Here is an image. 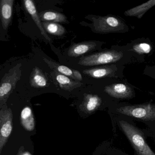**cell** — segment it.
<instances>
[{"label":"cell","instance_id":"22","mask_svg":"<svg viewBox=\"0 0 155 155\" xmlns=\"http://www.w3.org/2000/svg\"><path fill=\"white\" fill-rule=\"evenodd\" d=\"M21 155H31V154H30L29 153H28V152H23V153H22V154H21Z\"/></svg>","mask_w":155,"mask_h":155},{"label":"cell","instance_id":"6","mask_svg":"<svg viewBox=\"0 0 155 155\" xmlns=\"http://www.w3.org/2000/svg\"><path fill=\"white\" fill-rule=\"evenodd\" d=\"M13 113L7 104L0 110V154L12 132Z\"/></svg>","mask_w":155,"mask_h":155},{"label":"cell","instance_id":"1","mask_svg":"<svg viewBox=\"0 0 155 155\" xmlns=\"http://www.w3.org/2000/svg\"><path fill=\"white\" fill-rule=\"evenodd\" d=\"M119 125L137 155H155L137 128L124 120H120Z\"/></svg>","mask_w":155,"mask_h":155},{"label":"cell","instance_id":"17","mask_svg":"<svg viewBox=\"0 0 155 155\" xmlns=\"http://www.w3.org/2000/svg\"><path fill=\"white\" fill-rule=\"evenodd\" d=\"M21 121L23 127L28 131H32L35 128L34 116L30 107H25L21 110Z\"/></svg>","mask_w":155,"mask_h":155},{"label":"cell","instance_id":"8","mask_svg":"<svg viewBox=\"0 0 155 155\" xmlns=\"http://www.w3.org/2000/svg\"><path fill=\"white\" fill-rule=\"evenodd\" d=\"M43 60L48 65L49 67L51 69L54 70L56 73L62 74L75 80L79 81L82 80V76L80 72L78 70L58 64L46 58H44Z\"/></svg>","mask_w":155,"mask_h":155},{"label":"cell","instance_id":"5","mask_svg":"<svg viewBox=\"0 0 155 155\" xmlns=\"http://www.w3.org/2000/svg\"><path fill=\"white\" fill-rule=\"evenodd\" d=\"M117 110L120 114L134 118L144 120H155V106L151 104L122 106Z\"/></svg>","mask_w":155,"mask_h":155},{"label":"cell","instance_id":"2","mask_svg":"<svg viewBox=\"0 0 155 155\" xmlns=\"http://www.w3.org/2000/svg\"><path fill=\"white\" fill-rule=\"evenodd\" d=\"M121 51L109 50L82 57L78 64L81 66H93L113 63L119 61L123 57Z\"/></svg>","mask_w":155,"mask_h":155},{"label":"cell","instance_id":"10","mask_svg":"<svg viewBox=\"0 0 155 155\" xmlns=\"http://www.w3.org/2000/svg\"><path fill=\"white\" fill-rule=\"evenodd\" d=\"M98 42L95 41H86L76 43L71 46L68 54L71 57H79L97 48Z\"/></svg>","mask_w":155,"mask_h":155},{"label":"cell","instance_id":"3","mask_svg":"<svg viewBox=\"0 0 155 155\" xmlns=\"http://www.w3.org/2000/svg\"><path fill=\"white\" fill-rule=\"evenodd\" d=\"M21 64L11 70V72L7 73L2 79L0 86V108L6 104L9 97L15 89L18 81L21 75Z\"/></svg>","mask_w":155,"mask_h":155},{"label":"cell","instance_id":"20","mask_svg":"<svg viewBox=\"0 0 155 155\" xmlns=\"http://www.w3.org/2000/svg\"><path fill=\"white\" fill-rule=\"evenodd\" d=\"M151 47L149 44L146 43H141L136 44L133 47V49L138 54H147L151 51Z\"/></svg>","mask_w":155,"mask_h":155},{"label":"cell","instance_id":"4","mask_svg":"<svg viewBox=\"0 0 155 155\" xmlns=\"http://www.w3.org/2000/svg\"><path fill=\"white\" fill-rule=\"evenodd\" d=\"M93 21L94 30L99 33L121 32L127 29L123 21L112 16L93 18Z\"/></svg>","mask_w":155,"mask_h":155},{"label":"cell","instance_id":"19","mask_svg":"<svg viewBox=\"0 0 155 155\" xmlns=\"http://www.w3.org/2000/svg\"><path fill=\"white\" fill-rule=\"evenodd\" d=\"M42 24L45 31L51 35L54 36H61L66 33V29L58 23L51 22H42Z\"/></svg>","mask_w":155,"mask_h":155},{"label":"cell","instance_id":"21","mask_svg":"<svg viewBox=\"0 0 155 155\" xmlns=\"http://www.w3.org/2000/svg\"><path fill=\"white\" fill-rule=\"evenodd\" d=\"M24 147L22 146V147H21L19 149L18 151V153L17 155H21V154L24 152Z\"/></svg>","mask_w":155,"mask_h":155},{"label":"cell","instance_id":"9","mask_svg":"<svg viewBox=\"0 0 155 155\" xmlns=\"http://www.w3.org/2000/svg\"><path fill=\"white\" fill-rule=\"evenodd\" d=\"M23 5L25 9L27 12L30 15L35 23H36L38 28L40 31L41 35L46 38L47 40L49 42H51V40L50 38L48 36V34L46 33L43 26H42V22L41 20L40 17L38 13L36 8V6L34 4V2L31 0H24L23 1Z\"/></svg>","mask_w":155,"mask_h":155},{"label":"cell","instance_id":"18","mask_svg":"<svg viewBox=\"0 0 155 155\" xmlns=\"http://www.w3.org/2000/svg\"><path fill=\"white\" fill-rule=\"evenodd\" d=\"M39 15L42 22H51L54 23H66L68 21L67 17L64 14L56 12H42Z\"/></svg>","mask_w":155,"mask_h":155},{"label":"cell","instance_id":"11","mask_svg":"<svg viewBox=\"0 0 155 155\" xmlns=\"http://www.w3.org/2000/svg\"><path fill=\"white\" fill-rule=\"evenodd\" d=\"M14 0H1L0 2L1 18L3 29H7L11 21Z\"/></svg>","mask_w":155,"mask_h":155},{"label":"cell","instance_id":"7","mask_svg":"<svg viewBox=\"0 0 155 155\" xmlns=\"http://www.w3.org/2000/svg\"><path fill=\"white\" fill-rule=\"evenodd\" d=\"M104 91L110 97L116 98H130L133 96L132 89L122 83H116L106 86Z\"/></svg>","mask_w":155,"mask_h":155},{"label":"cell","instance_id":"14","mask_svg":"<svg viewBox=\"0 0 155 155\" xmlns=\"http://www.w3.org/2000/svg\"><path fill=\"white\" fill-rule=\"evenodd\" d=\"M30 83L31 87L37 88L47 87L48 80L41 70L38 67L33 68L30 78Z\"/></svg>","mask_w":155,"mask_h":155},{"label":"cell","instance_id":"12","mask_svg":"<svg viewBox=\"0 0 155 155\" xmlns=\"http://www.w3.org/2000/svg\"><path fill=\"white\" fill-rule=\"evenodd\" d=\"M117 70V68L114 66H104L87 69L83 71V73L91 78H101L112 77Z\"/></svg>","mask_w":155,"mask_h":155},{"label":"cell","instance_id":"15","mask_svg":"<svg viewBox=\"0 0 155 155\" xmlns=\"http://www.w3.org/2000/svg\"><path fill=\"white\" fill-rule=\"evenodd\" d=\"M56 80L61 88L67 91H71L82 85V83L80 81H76L75 80L59 73H56Z\"/></svg>","mask_w":155,"mask_h":155},{"label":"cell","instance_id":"13","mask_svg":"<svg viewBox=\"0 0 155 155\" xmlns=\"http://www.w3.org/2000/svg\"><path fill=\"white\" fill-rule=\"evenodd\" d=\"M101 103V99L97 95L86 94L81 107L87 112H92L100 106Z\"/></svg>","mask_w":155,"mask_h":155},{"label":"cell","instance_id":"16","mask_svg":"<svg viewBox=\"0 0 155 155\" xmlns=\"http://www.w3.org/2000/svg\"><path fill=\"white\" fill-rule=\"evenodd\" d=\"M155 6V0H150L140 6L125 12L124 15L128 17H137L140 19L147 11Z\"/></svg>","mask_w":155,"mask_h":155}]
</instances>
